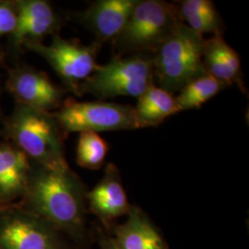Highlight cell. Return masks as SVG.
Listing matches in <instances>:
<instances>
[{
	"label": "cell",
	"instance_id": "1",
	"mask_svg": "<svg viewBox=\"0 0 249 249\" xmlns=\"http://www.w3.org/2000/svg\"><path fill=\"white\" fill-rule=\"evenodd\" d=\"M86 189L68 169L32 164L26 193L18 204L50 223L64 235L81 242L85 235Z\"/></svg>",
	"mask_w": 249,
	"mask_h": 249
},
{
	"label": "cell",
	"instance_id": "2",
	"mask_svg": "<svg viewBox=\"0 0 249 249\" xmlns=\"http://www.w3.org/2000/svg\"><path fill=\"white\" fill-rule=\"evenodd\" d=\"M5 130L34 163L49 169L70 168L64 151L66 134L53 113L17 104L6 121Z\"/></svg>",
	"mask_w": 249,
	"mask_h": 249
},
{
	"label": "cell",
	"instance_id": "3",
	"mask_svg": "<svg viewBox=\"0 0 249 249\" xmlns=\"http://www.w3.org/2000/svg\"><path fill=\"white\" fill-rule=\"evenodd\" d=\"M182 24L177 4L139 0L123 30L112 41L115 56H152Z\"/></svg>",
	"mask_w": 249,
	"mask_h": 249
},
{
	"label": "cell",
	"instance_id": "4",
	"mask_svg": "<svg viewBox=\"0 0 249 249\" xmlns=\"http://www.w3.org/2000/svg\"><path fill=\"white\" fill-rule=\"evenodd\" d=\"M205 40L182 24L151 56L154 83L173 94L206 75L202 62Z\"/></svg>",
	"mask_w": 249,
	"mask_h": 249
},
{
	"label": "cell",
	"instance_id": "5",
	"mask_svg": "<svg viewBox=\"0 0 249 249\" xmlns=\"http://www.w3.org/2000/svg\"><path fill=\"white\" fill-rule=\"evenodd\" d=\"M152 58L144 54L115 56L97 69L80 86V95L100 100L129 96L139 98L154 85Z\"/></svg>",
	"mask_w": 249,
	"mask_h": 249
},
{
	"label": "cell",
	"instance_id": "6",
	"mask_svg": "<svg viewBox=\"0 0 249 249\" xmlns=\"http://www.w3.org/2000/svg\"><path fill=\"white\" fill-rule=\"evenodd\" d=\"M53 116L66 135L140 128L134 107L112 102H78L68 99Z\"/></svg>",
	"mask_w": 249,
	"mask_h": 249
},
{
	"label": "cell",
	"instance_id": "7",
	"mask_svg": "<svg viewBox=\"0 0 249 249\" xmlns=\"http://www.w3.org/2000/svg\"><path fill=\"white\" fill-rule=\"evenodd\" d=\"M0 249H70L64 234L18 204L0 206Z\"/></svg>",
	"mask_w": 249,
	"mask_h": 249
},
{
	"label": "cell",
	"instance_id": "8",
	"mask_svg": "<svg viewBox=\"0 0 249 249\" xmlns=\"http://www.w3.org/2000/svg\"><path fill=\"white\" fill-rule=\"evenodd\" d=\"M101 46L95 42L82 45L79 41L65 39L53 35L52 43H35L25 45L30 51L40 54L62 80L65 86L80 96V84L97 69L96 57Z\"/></svg>",
	"mask_w": 249,
	"mask_h": 249
},
{
	"label": "cell",
	"instance_id": "9",
	"mask_svg": "<svg viewBox=\"0 0 249 249\" xmlns=\"http://www.w3.org/2000/svg\"><path fill=\"white\" fill-rule=\"evenodd\" d=\"M7 89L17 104L51 113L64 103L65 89L53 83L44 72L29 67L11 70Z\"/></svg>",
	"mask_w": 249,
	"mask_h": 249
},
{
	"label": "cell",
	"instance_id": "10",
	"mask_svg": "<svg viewBox=\"0 0 249 249\" xmlns=\"http://www.w3.org/2000/svg\"><path fill=\"white\" fill-rule=\"evenodd\" d=\"M17 23L11 36L14 48L42 43L45 36L55 35L59 18L51 5L44 0L16 1Z\"/></svg>",
	"mask_w": 249,
	"mask_h": 249
},
{
	"label": "cell",
	"instance_id": "11",
	"mask_svg": "<svg viewBox=\"0 0 249 249\" xmlns=\"http://www.w3.org/2000/svg\"><path fill=\"white\" fill-rule=\"evenodd\" d=\"M139 0H98L77 15L100 46L113 41L123 30Z\"/></svg>",
	"mask_w": 249,
	"mask_h": 249
},
{
	"label": "cell",
	"instance_id": "12",
	"mask_svg": "<svg viewBox=\"0 0 249 249\" xmlns=\"http://www.w3.org/2000/svg\"><path fill=\"white\" fill-rule=\"evenodd\" d=\"M90 211L105 223L127 215L131 206L124 191L120 173L116 165L108 163L98 184L86 193Z\"/></svg>",
	"mask_w": 249,
	"mask_h": 249
},
{
	"label": "cell",
	"instance_id": "13",
	"mask_svg": "<svg viewBox=\"0 0 249 249\" xmlns=\"http://www.w3.org/2000/svg\"><path fill=\"white\" fill-rule=\"evenodd\" d=\"M32 161L14 144L0 143V206L14 204L26 193Z\"/></svg>",
	"mask_w": 249,
	"mask_h": 249
},
{
	"label": "cell",
	"instance_id": "14",
	"mask_svg": "<svg viewBox=\"0 0 249 249\" xmlns=\"http://www.w3.org/2000/svg\"><path fill=\"white\" fill-rule=\"evenodd\" d=\"M127 219L119 224L112 237L118 249H168L160 232L148 216L137 206H131Z\"/></svg>",
	"mask_w": 249,
	"mask_h": 249
},
{
	"label": "cell",
	"instance_id": "15",
	"mask_svg": "<svg viewBox=\"0 0 249 249\" xmlns=\"http://www.w3.org/2000/svg\"><path fill=\"white\" fill-rule=\"evenodd\" d=\"M202 62L205 71L226 87L237 84L244 89L239 54L228 45L223 36L205 40Z\"/></svg>",
	"mask_w": 249,
	"mask_h": 249
},
{
	"label": "cell",
	"instance_id": "16",
	"mask_svg": "<svg viewBox=\"0 0 249 249\" xmlns=\"http://www.w3.org/2000/svg\"><path fill=\"white\" fill-rule=\"evenodd\" d=\"M134 111L140 128L157 126L166 118L181 112L176 96L156 84L138 98Z\"/></svg>",
	"mask_w": 249,
	"mask_h": 249
},
{
	"label": "cell",
	"instance_id": "17",
	"mask_svg": "<svg viewBox=\"0 0 249 249\" xmlns=\"http://www.w3.org/2000/svg\"><path fill=\"white\" fill-rule=\"evenodd\" d=\"M178 5L183 23L196 34L223 36L224 21L211 0H184Z\"/></svg>",
	"mask_w": 249,
	"mask_h": 249
},
{
	"label": "cell",
	"instance_id": "18",
	"mask_svg": "<svg viewBox=\"0 0 249 249\" xmlns=\"http://www.w3.org/2000/svg\"><path fill=\"white\" fill-rule=\"evenodd\" d=\"M226 86L213 77L206 74L188 82L178 92L176 100L180 111L198 109L213 98Z\"/></svg>",
	"mask_w": 249,
	"mask_h": 249
},
{
	"label": "cell",
	"instance_id": "19",
	"mask_svg": "<svg viewBox=\"0 0 249 249\" xmlns=\"http://www.w3.org/2000/svg\"><path fill=\"white\" fill-rule=\"evenodd\" d=\"M108 150V144L98 133L80 132L77 145V163L82 168L100 169L105 163Z\"/></svg>",
	"mask_w": 249,
	"mask_h": 249
},
{
	"label": "cell",
	"instance_id": "20",
	"mask_svg": "<svg viewBox=\"0 0 249 249\" xmlns=\"http://www.w3.org/2000/svg\"><path fill=\"white\" fill-rule=\"evenodd\" d=\"M17 23V9L15 2L0 1V39L10 36Z\"/></svg>",
	"mask_w": 249,
	"mask_h": 249
},
{
	"label": "cell",
	"instance_id": "21",
	"mask_svg": "<svg viewBox=\"0 0 249 249\" xmlns=\"http://www.w3.org/2000/svg\"><path fill=\"white\" fill-rule=\"evenodd\" d=\"M101 249H118L112 237L107 235H102L100 238Z\"/></svg>",
	"mask_w": 249,
	"mask_h": 249
},
{
	"label": "cell",
	"instance_id": "22",
	"mask_svg": "<svg viewBox=\"0 0 249 249\" xmlns=\"http://www.w3.org/2000/svg\"><path fill=\"white\" fill-rule=\"evenodd\" d=\"M0 116H1V108H0Z\"/></svg>",
	"mask_w": 249,
	"mask_h": 249
}]
</instances>
